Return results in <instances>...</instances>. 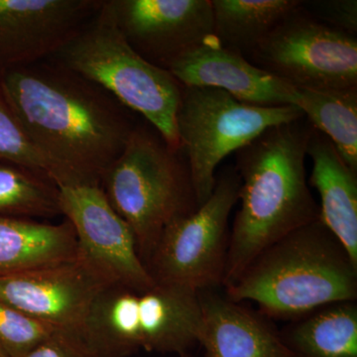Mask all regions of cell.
I'll return each instance as SVG.
<instances>
[{
    "instance_id": "1",
    "label": "cell",
    "mask_w": 357,
    "mask_h": 357,
    "mask_svg": "<svg viewBox=\"0 0 357 357\" xmlns=\"http://www.w3.org/2000/svg\"><path fill=\"white\" fill-rule=\"evenodd\" d=\"M0 89L59 189L100 185L137 126L110 93L55 62L1 70Z\"/></svg>"
},
{
    "instance_id": "2",
    "label": "cell",
    "mask_w": 357,
    "mask_h": 357,
    "mask_svg": "<svg viewBox=\"0 0 357 357\" xmlns=\"http://www.w3.org/2000/svg\"><path fill=\"white\" fill-rule=\"evenodd\" d=\"M312 130L303 116L266 129L236 152L241 206L230 229L223 288L268 246L319 220L305 165Z\"/></svg>"
},
{
    "instance_id": "3",
    "label": "cell",
    "mask_w": 357,
    "mask_h": 357,
    "mask_svg": "<svg viewBox=\"0 0 357 357\" xmlns=\"http://www.w3.org/2000/svg\"><path fill=\"white\" fill-rule=\"evenodd\" d=\"M225 294L252 301L268 318L296 319L333 303L357 299V263L321 220L259 253Z\"/></svg>"
},
{
    "instance_id": "4",
    "label": "cell",
    "mask_w": 357,
    "mask_h": 357,
    "mask_svg": "<svg viewBox=\"0 0 357 357\" xmlns=\"http://www.w3.org/2000/svg\"><path fill=\"white\" fill-rule=\"evenodd\" d=\"M51 60L93 82L138 112L174 149H181L177 112L183 86L168 70L140 56L124 38L109 1Z\"/></svg>"
},
{
    "instance_id": "5",
    "label": "cell",
    "mask_w": 357,
    "mask_h": 357,
    "mask_svg": "<svg viewBox=\"0 0 357 357\" xmlns=\"http://www.w3.org/2000/svg\"><path fill=\"white\" fill-rule=\"evenodd\" d=\"M110 206L132 230L146 265L167 225L199 208L182 150L153 128L136 126L100 183Z\"/></svg>"
},
{
    "instance_id": "6",
    "label": "cell",
    "mask_w": 357,
    "mask_h": 357,
    "mask_svg": "<svg viewBox=\"0 0 357 357\" xmlns=\"http://www.w3.org/2000/svg\"><path fill=\"white\" fill-rule=\"evenodd\" d=\"M201 321L197 291L157 282L146 287L109 284L93 301L83 335L100 357L180 354L198 344Z\"/></svg>"
},
{
    "instance_id": "7",
    "label": "cell",
    "mask_w": 357,
    "mask_h": 357,
    "mask_svg": "<svg viewBox=\"0 0 357 357\" xmlns=\"http://www.w3.org/2000/svg\"><path fill=\"white\" fill-rule=\"evenodd\" d=\"M303 116L295 105H250L222 89L183 86L176 122L199 206L211 196L215 170L225 157L236 153L266 129Z\"/></svg>"
},
{
    "instance_id": "8",
    "label": "cell",
    "mask_w": 357,
    "mask_h": 357,
    "mask_svg": "<svg viewBox=\"0 0 357 357\" xmlns=\"http://www.w3.org/2000/svg\"><path fill=\"white\" fill-rule=\"evenodd\" d=\"M239 189L236 168L227 167L206 203L167 225L146 263L155 282L197 292L223 287L229 218L238 203Z\"/></svg>"
},
{
    "instance_id": "9",
    "label": "cell",
    "mask_w": 357,
    "mask_h": 357,
    "mask_svg": "<svg viewBox=\"0 0 357 357\" xmlns=\"http://www.w3.org/2000/svg\"><path fill=\"white\" fill-rule=\"evenodd\" d=\"M246 59L295 88H357V37L319 22L302 1Z\"/></svg>"
},
{
    "instance_id": "10",
    "label": "cell",
    "mask_w": 357,
    "mask_h": 357,
    "mask_svg": "<svg viewBox=\"0 0 357 357\" xmlns=\"http://www.w3.org/2000/svg\"><path fill=\"white\" fill-rule=\"evenodd\" d=\"M60 208L74 229L77 255L107 283L153 285L132 230L110 206L100 185L60 188Z\"/></svg>"
},
{
    "instance_id": "11",
    "label": "cell",
    "mask_w": 357,
    "mask_h": 357,
    "mask_svg": "<svg viewBox=\"0 0 357 357\" xmlns=\"http://www.w3.org/2000/svg\"><path fill=\"white\" fill-rule=\"evenodd\" d=\"M107 285L77 255L0 279V300L57 330L83 333L91 305Z\"/></svg>"
},
{
    "instance_id": "12",
    "label": "cell",
    "mask_w": 357,
    "mask_h": 357,
    "mask_svg": "<svg viewBox=\"0 0 357 357\" xmlns=\"http://www.w3.org/2000/svg\"><path fill=\"white\" fill-rule=\"evenodd\" d=\"M109 6L129 45L163 69L215 39L211 0H109Z\"/></svg>"
},
{
    "instance_id": "13",
    "label": "cell",
    "mask_w": 357,
    "mask_h": 357,
    "mask_svg": "<svg viewBox=\"0 0 357 357\" xmlns=\"http://www.w3.org/2000/svg\"><path fill=\"white\" fill-rule=\"evenodd\" d=\"M102 4L100 0H0V70L51 58Z\"/></svg>"
},
{
    "instance_id": "14",
    "label": "cell",
    "mask_w": 357,
    "mask_h": 357,
    "mask_svg": "<svg viewBox=\"0 0 357 357\" xmlns=\"http://www.w3.org/2000/svg\"><path fill=\"white\" fill-rule=\"evenodd\" d=\"M167 70L182 86L222 89L250 105L296 107L297 103L295 86L256 67L215 39L176 59Z\"/></svg>"
},
{
    "instance_id": "15",
    "label": "cell",
    "mask_w": 357,
    "mask_h": 357,
    "mask_svg": "<svg viewBox=\"0 0 357 357\" xmlns=\"http://www.w3.org/2000/svg\"><path fill=\"white\" fill-rule=\"evenodd\" d=\"M218 290L198 292L204 357H295L268 317Z\"/></svg>"
},
{
    "instance_id": "16",
    "label": "cell",
    "mask_w": 357,
    "mask_h": 357,
    "mask_svg": "<svg viewBox=\"0 0 357 357\" xmlns=\"http://www.w3.org/2000/svg\"><path fill=\"white\" fill-rule=\"evenodd\" d=\"M307 155L312 167L310 184L319 192V220L357 263V173L323 133L314 128Z\"/></svg>"
},
{
    "instance_id": "17",
    "label": "cell",
    "mask_w": 357,
    "mask_h": 357,
    "mask_svg": "<svg viewBox=\"0 0 357 357\" xmlns=\"http://www.w3.org/2000/svg\"><path fill=\"white\" fill-rule=\"evenodd\" d=\"M77 255L76 236L69 220L49 223L0 217V279Z\"/></svg>"
},
{
    "instance_id": "18",
    "label": "cell",
    "mask_w": 357,
    "mask_h": 357,
    "mask_svg": "<svg viewBox=\"0 0 357 357\" xmlns=\"http://www.w3.org/2000/svg\"><path fill=\"white\" fill-rule=\"evenodd\" d=\"M279 332L295 357H357L356 301L319 307Z\"/></svg>"
},
{
    "instance_id": "19",
    "label": "cell",
    "mask_w": 357,
    "mask_h": 357,
    "mask_svg": "<svg viewBox=\"0 0 357 357\" xmlns=\"http://www.w3.org/2000/svg\"><path fill=\"white\" fill-rule=\"evenodd\" d=\"M300 0H211L215 38L248 58Z\"/></svg>"
},
{
    "instance_id": "20",
    "label": "cell",
    "mask_w": 357,
    "mask_h": 357,
    "mask_svg": "<svg viewBox=\"0 0 357 357\" xmlns=\"http://www.w3.org/2000/svg\"><path fill=\"white\" fill-rule=\"evenodd\" d=\"M296 89V107L357 173V88Z\"/></svg>"
},
{
    "instance_id": "21",
    "label": "cell",
    "mask_w": 357,
    "mask_h": 357,
    "mask_svg": "<svg viewBox=\"0 0 357 357\" xmlns=\"http://www.w3.org/2000/svg\"><path fill=\"white\" fill-rule=\"evenodd\" d=\"M62 215L60 189L24 167L0 162V217L51 218Z\"/></svg>"
},
{
    "instance_id": "22",
    "label": "cell",
    "mask_w": 357,
    "mask_h": 357,
    "mask_svg": "<svg viewBox=\"0 0 357 357\" xmlns=\"http://www.w3.org/2000/svg\"><path fill=\"white\" fill-rule=\"evenodd\" d=\"M0 162L24 167L50 178L55 174L48 162L37 151L0 89Z\"/></svg>"
},
{
    "instance_id": "23",
    "label": "cell",
    "mask_w": 357,
    "mask_h": 357,
    "mask_svg": "<svg viewBox=\"0 0 357 357\" xmlns=\"http://www.w3.org/2000/svg\"><path fill=\"white\" fill-rule=\"evenodd\" d=\"M57 328L0 300V354L22 357Z\"/></svg>"
},
{
    "instance_id": "24",
    "label": "cell",
    "mask_w": 357,
    "mask_h": 357,
    "mask_svg": "<svg viewBox=\"0 0 357 357\" xmlns=\"http://www.w3.org/2000/svg\"><path fill=\"white\" fill-rule=\"evenodd\" d=\"M302 6L319 22L356 36V0H307L302 1Z\"/></svg>"
},
{
    "instance_id": "25",
    "label": "cell",
    "mask_w": 357,
    "mask_h": 357,
    "mask_svg": "<svg viewBox=\"0 0 357 357\" xmlns=\"http://www.w3.org/2000/svg\"><path fill=\"white\" fill-rule=\"evenodd\" d=\"M22 357H100L83 333L56 330Z\"/></svg>"
},
{
    "instance_id": "26",
    "label": "cell",
    "mask_w": 357,
    "mask_h": 357,
    "mask_svg": "<svg viewBox=\"0 0 357 357\" xmlns=\"http://www.w3.org/2000/svg\"><path fill=\"white\" fill-rule=\"evenodd\" d=\"M178 357H194L190 351H184L182 354H178Z\"/></svg>"
},
{
    "instance_id": "27",
    "label": "cell",
    "mask_w": 357,
    "mask_h": 357,
    "mask_svg": "<svg viewBox=\"0 0 357 357\" xmlns=\"http://www.w3.org/2000/svg\"><path fill=\"white\" fill-rule=\"evenodd\" d=\"M0 357H4V356H2V354H0Z\"/></svg>"
}]
</instances>
